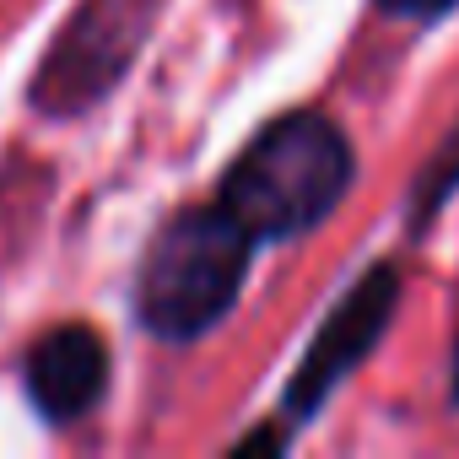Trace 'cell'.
I'll return each mask as SVG.
<instances>
[{
	"label": "cell",
	"mask_w": 459,
	"mask_h": 459,
	"mask_svg": "<svg viewBox=\"0 0 459 459\" xmlns=\"http://www.w3.org/2000/svg\"><path fill=\"white\" fill-rule=\"evenodd\" d=\"M351 184V146L325 114H287L265 125L221 178V205L255 238H298L319 227Z\"/></svg>",
	"instance_id": "cell-1"
},
{
	"label": "cell",
	"mask_w": 459,
	"mask_h": 459,
	"mask_svg": "<svg viewBox=\"0 0 459 459\" xmlns=\"http://www.w3.org/2000/svg\"><path fill=\"white\" fill-rule=\"evenodd\" d=\"M249 244H255V233L221 200L200 205V211H178L157 233V244L141 265V287H135L141 325L168 341H189V335L211 330L238 303V287L249 271Z\"/></svg>",
	"instance_id": "cell-2"
},
{
	"label": "cell",
	"mask_w": 459,
	"mask_h": 459,
	"mask_svg": "<svg viewBox=\"0 0 459 459\" xmlns=\"http://www.w3.org/2000/svg\"><path fill=\"white\" fill-rule=\"evenodd\" d=\"M389 314H394V271L378 265V271H368V276L335 303V314L325 319L319 341L308 346V357H303V368H298V378H292V389H287V400H281V416H287L292 427L308 421V416L330 400V389L373 351V341L384 335Z\"/></svg>",
	"instance_id": "cell-3"
},
{
	"label": "cell",
	"mask_w": 459,
	"mask_h": 459,
	"mask_svg": "<svg viewBox=\"0 0 459 459\" xmlns=\"http://www.w3.org/2000/svg\"><path fill=\"white\" fill-rule=\"evenodd\" d=\"M108 384V351L87 325H60L28 351V394L49 421H76Z\"/></svg>",
	"instance_id": "cell-4"
},
{
	"label": "cell",
	"mask_w": 459,
	"mask_h": 459,
	"mask_svg": "<svg viewBox=\"0 0 459 459\" xmlns=\"http://www.w3.org/2000/svg\"><path fill=\"white\" fill-rule=\"evenodd\" d=\"M384 12H394V17H437V12H448L454 0H378Z\"/></svg>",
	"instance_id": "cell-5"
},
{
	"label": "cell",
	"mask_w": 459,
	"mask_h": 459,
	"mask_svg": "<svg viewBox=\"0 0 459 459\" xmlns=\"http://www.w3.org/2000/svg\"><path fill=\"white\" fill-rule=\"evenodd\" d=\"M454 400H459V362H454Z\"/></svg>",
	"instance_id": "cell-6"
}]
</instances>
